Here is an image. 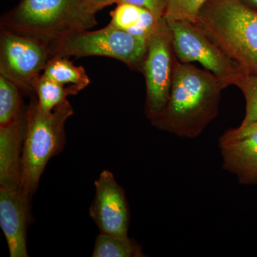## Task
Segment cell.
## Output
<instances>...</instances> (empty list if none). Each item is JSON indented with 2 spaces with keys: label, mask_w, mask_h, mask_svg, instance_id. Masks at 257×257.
<instances>
[{
  "label": "cell",
  "mask_w": 257,
  "mask_h": 257,
  "mask_svg": "<svg viewBox=\"0 0 257 257\" xmlns=\"http://www.w3.org/2000/svg\"><path fill=\"white\" fill-rule=\"evenodd\" d=\"M222 84L207 70L176 57L170 96L152 124L182 138H196L218 114Z\"/></svg>",
  "instance_id": "cell-1"
},
{
  "label": "cell",
  "mask_w": 257,
  "mask_h": 257,
  "mask_svg": "<svg viewBox=\"0 0 257 257\" xmlns=\"http://www.w3.org/2000/svg\"><path fill=\"white\" fill-rule=\"evenodd\" d=\"M194 24L246 73L257 74V12L239 0H207Z\"/></svg>",
  "instance_id": "cell-2"
},
{
  "label": "cell",
  "mask_w": 257,
  "mask_h": 257,
  "mask_svg": "<svg viewBox=\"0 0 257 257\" xmlns=\"http://www.w3.org/2000/svg\"><path fill=\"white\" fill-rule=\"evenodd\" d=\"M85 0H20L3 15L1 28L50 43L96 25Z\"/></svg>",
  "instance_id": "cell-3"
},
{
  "label": "cell",
  "mask_w": 257,
  "mask_h": 257,
  "mask_svg": "<svg viewBox=\"0 0 257 257\" xmlns=\"http://www.w3.org/2000/svg\"><path fill=\"white\" fill-rule=\"evenodd\" d=\"M74 114L69 101L50 113L38 109L34 99L27 109V124L22 154V189L32 197L50 159L63 150L66 121Z\"/></svg>",
  "instance_id": "cell-4"
},
{
  "label": "cell",
  "mask_w": 257,
  "mask_h": 257,
  "mask_svg": "<svg viewBox=\"0 0 257 257\" xmlns=\"http://www.w3.org/2000/svg\"><path fill=\"white\" fill-rule=\"evenodd\" d=\"M50 45L51 58H76L100 56L121 61L131 69L143 71L147 40L108 25L96 31L82 30L54 40Z\"/></svg>",
  "instance_id": "cell-5"
},
{
  "label": "cell",
  "mask_w": 257,
  "mask_h": 257,
  "mask_svg": "<svg viewBox=\"0 0 257 257\" xmlns=\"http://www.w3.org/2000/svg\"><path fill=\"white\" fill-rule=\"evenodd\" d=\"M167 23L172 34L174 52L181 62L202 64L219 79L224 88L234 85L245 73L196 24L187 20H167Z\"/></svg>",
  "instance_id": "cell-6"
},
{
  "label": "cell",
  "mask_w": 257,
  "mask_h": 257,
  "mask_svg": "<svg viewBox=\"0 0 257 257\" xmlns=\"http://www.w3.org/2000/svg\"><path fill=\"white\" fill-rule=\"evenodd\" d=\"M51 59L49 42L1 28L0 75L25 92L35 91Z\"/></svg>",
  "instance_id": "cell-7"
},
{
  "label": "cell",
  "mask_w": 257,
  "mask_h": 257,
  "mask_svg": "<svg viewBox=\"0 0 257 257\" xmlns=\"http://www.w3.org/2000/svg\"><path fill=\"white\" fill-rule=\"evenodd\" d=\"M176 55L172 34L165 18L147 40V51L143 71L146 82L145 112L150 120L165 107L170 96Z\"/></svg>",
  "instance_id": "cell-8"
},
{
  "label": "cell",
  "mask_w": 257,
  "mask_h": 257,
  "mask_svg": "<svg viewBox=\"0 0 257 257\" xmlns=\"http://www.w3.org/2000/svg\"><path fill=\"white\" fill-rule=\"evenodd\" d=\"M95 194L89 214L102 234L126 237L130 210L124 189L114 175L104 170L94 182Z\"/></svg>",
  "instance_id": "cell-9"
},
{
  "label": "cell",
  "mask_w": 257,
  "mask_h": 257,
  "mask_svg": "<svg viewBox=\"0 0 257 257\" xmlns=\"http://www.w3.org/2000/svg\"><path fill=\"white\" fill-rule=\"evenodd\" d=\"M31 197L23 189L0 187V226L11 257H28L27 234L31 219Z\"/></svg>",
  "instance_id": "cell-10"
},
{
  "label": "cell",
  "mask_w": 257,
  "mask_h": 257,
  "mask_svg": "<svg viewBox=\"0 0 257 257\" xmlns=\"http://www.w3.org/2000/svg\"><path fill=\"white\" fill-rule=\"evenodd\" d=\"M27 109L13 122L0 126V187L22 188V154L27 124Z\"/></svg>",
  "instance_id": "cell-11"
},
{
  "label": "cell",
  "mask_w": 257,
  "mask_h": 257,
  "mask_svg": "<svg viewBox=\"0 0 257 257\" xmlns=\"http://www.w3.org/2000/svg\"><path fill=\"white\" fill-rule=\"evenodd\" d=\"M226 170L243 184L257 183V132L232 141L220 142Z\"/></svg>",
  "instance_id": "cell-12"
},
{
  "label": "cell",
  "mask_w": 257,
  "mask_h": 257,
  "mask_svg": "<svg viewBox=\"0 0 257 257\" xmlns=\"http://www.w3.org/2000/svg\"><path fill=\"white\" fill-rule=\"evenodd\" d=\"M110 15L111 26L146 40L156 31L162 20L149 10L126 3H118Z\"/></svg>",
  "instance_id": "cell-13"
},
{
  "label": "cell",
  "mask_w": 257,
  "mask_h": 257,
  "mask_svg": "<svg viewBox=\"0 0 257 257\" xmlns=\"http://www.w3.org/2000/svg\"><path fill=\"white\" fill-rule=\"evenodd\" d=\"M42 77L80 92L89 85L90 79L83 67H76L67 57H54L47 62Z\"/></svg>",
  "instance_id": "cell-14"
},
{
  "label": "cell",
  "mask_w": 257,
  "mask_h": 257,
  "mask_svg": "<svg viewBox=\"0 0 257 257\" xmlns=\"http://www.w3.org/2000/svg\"><path fill=\"white\" fill-rule=\"evenodd\" d=\"M93 257H143L145 256L142 246L128 236H113L102 234L96 236Z\"/></svg>",
  "instance_id": "cell-15"
},
{
  "label": "cell",
  "mask_w": 257,
  "mask_h": 257,
  "mask_svg": "<svg viewBox=\"0 0 257 257\" xmlns=\"http://www.w3.org/2000/svg\"><path fill=\"white\" fill-rule=\"evenodd\" d=\"M37 105L44 113H50L59 104L67 100V96L78 94V91L72 87H66L51 79L41 77L35 86Z\"/></svg>",
  "instance_id": "cell-16"
},
{
  "label": "cell",
  "mask_w": 257,
  "mask_h": 257,
  "mask_svg": "<svg viewBox=\"0 0 257 257\" xmlns=\"http://www.w3.org/2000/svg\"><path fill=\"white\" fill-rule=\"evenodd\" d=\"M21 89L17 84L0 75V126L14 121L21 114Z\"/></svg>",
  "instance_id": "cell-17"
},
{
  "label": "cell",
  "mask_w": 257,
  "mask_h": 257,
  "mask_svg": "<svg viewBox=\"0 0 257 257\" xmlns=\"http://www.w3.org/2000/svg\"><path fill=\"white\" fill-rule=\"evenodd\" d=\"M242 91L246 102V115L239 127L257 122V74L243 73L234 84Z\"/></svg>",
  "instance_id": "cell-18"
},
{
  "label": "cell",
  "mask_w": 257,
  "mask_h": 257,
  "mask_svg": "<svg viewBox=\"0 0 257 257\" xmlns=\"http://www.w3.org/2000/svg\"><path fill=\"white\" fill-rule=\"evenodd\" d=\"M167 20H187L195 23L199 11L207 0H167Z\"/></svg>",
  "instance_id": "cell-19"
},
{
  "label": "cell",
  "mask_w": 257,
  "mask_h": 257,
  "mask_svg": "<svg viewBox=\"0 0 257 257\" xmlns=\"http://www.w3.org/2000/svg\"><path fill=\"white\" fill-rule=\"evenodd\" d=\"M126 3L149 10L158 19L165 18L167 13V0H120L119 3Z\"/></svg>",
  "instance_id": "cell-20"
},
{
  "label": "cell",
  "mask_w": 257,
  "mask_h": 257,
  "mask_svg": "<svg viewBox=\"0 0 257 257\" xmlns=\"http://www.w3.org/2000/svg\"><path fill=\"white\" fill-rule=\"evenodd\" d=\"M257 122L253 123L246 126V127H238L234 130H229L223 135L221 138L220 142L232 141V140H238V139L244 138L250 134L256 133Z\"/></svg>",
  "instance_id": "cell-21"
},
{
  "label": "cell",
  "mask_w": 257,
  "mask_h": 257,
  "mask_svg": "<svg viewBox=\"0 0 257 257\" xmlns=\"http://www.w3.org/2000/svg\"><path fill=\"white\" fill-rule=\"evenodd\" d=\"M85 1L91 10L96 14L98 11L105 7L114 4V3L118 4L120 0H85Z\"/></svg>",
  "instance_id": "cell-22"
},
{
  "label": "cell",
  "mask_w": 257,
  "mask_h": 257,
  "mask_svg": "<svg viewBox=\"0 0 257 257\" xmlns=\"http://www.w3.org/2000/svg\"><path fill=\"white\" fill-rule=\"evenodd\" d=\"M243 5L257 12V0H239Z\"/></svg>",
  "instance_id": "cell-23"
}]
</instances>
